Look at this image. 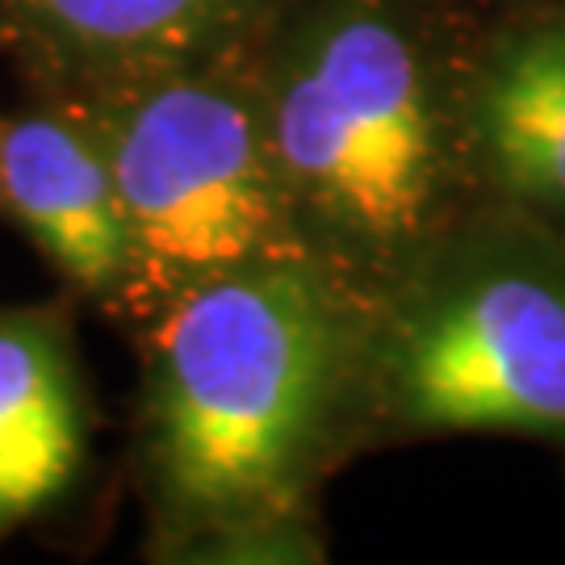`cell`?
Instances as JSON below:
<instances>
[{
	"instance_id": "obj_1",
	"label": "cell",
	"mask_w": 565,
	"mask_h": 565,
	"mask_svg": "<svg viewBox=\"0 0 565 565\" xmlns=\"http://www.w3.org/2000/svg\"><path fill=\"white\" fill-rule=\"evenodd\" d=\"M139 457L177 548L285 545L364 411L369 302L315 260L184 289L142 323Z\"/></svg>"
},
{
	"instance_id": "obj_2",
	"label": "cell",
	"mask_w": 565,
	"mask_h": 565,
	"mask_svg": "<svg viewBox=\"0 0 565 565\" xmlns=\"http://www.w3.org/2000/svg\"><path fill=\"white\" fill-rule=\"evenodd\" d=\"M256 76L306 256L373 306L457 223L465 81L415 0H281Z\"/></svg>"
},
{
	"instance_id": "obj_3",
	"label": "cell",
	"mask_w": 565,
	"mask_h": 565,
	"mask_svg": "<svg viewBox=\"0 0 565 565\" xmlns=\"http://www.w3.org/2000/svg\"><path fill=\"white\" fill-rule=\"evenodd\" d=\"M361 424L565 445V231L507 205L457 218L369 306Z\"/></svg>"
},
{
	"instance_id": "obj_4",
	"label": "cell",
	"mask_w": 565,
	"mask_h": 565,
	"mask_svg": "<svg viewBox=\"0 0 565 565\" xmlns=\"http://www.w3.org/2000/svg\"><path fill=\"white\" fill-rule=\"evenodd\" d=\"M67 102L102 139L126 223L114 315L142 327L210 277L306 256L268 142L256 39Z\"/></svg>"
},
{
	"instance_id": "obj_5",
	"label": "cell",
	"mask_w": 565,
	"mask_h": 565,
	"mask_svg": "<svg viewBox=\"0 0 565 565\" xmlns=\"http://www.w3.org/2000/svg\"><path fill=\"white\" fill-rule=\"evenodd\" d=\"M277 4L281 0H0V46L39 76L46 97H88L260 39Z\"/></svg>"
},
{
	"instance_id": "obj_6",
	"label": "cell",
	"mask_w": 565,
	"mask_h": 565,
	"mask_svg": "<svg viewBox=\"0 0 565 565\" xmlns=\"http://www.w3.org/2000/svg\"><path fill=\"white\" fill-rule=\"evenodd\" d=\"M0 205L63 281L114 310L126 281V223L81 105L46 97L0 121Z\"/></svg>"
},
{
	"instance_id": "obj_7",
	"label": "cell",
	"mask_w": 565,
	"mask_h": 565,
	"mask_svg": "<svg viewBox=\"0 0 565 565\" xmlns=\"http://www.w3.org/2000/svg\"><path fill=\"white\" fill-rule=\"evenodd\" d=\"M473 177L507 205L565 223V9L486 46L465 76Z\"/></svg>"
},
{
	"instance_id": "obj_8",
	"label": "cell",
	"mask_w": 565,
	"mask_h": 565,
	"mask_svg": "<svg viewBox=\"0 0 565 565\" xmlns=\"http://www.w3.org/2000/svg\"><path fill=\"white\" fill-rule=\"evenodd\" d=\"M88 398L63 319L0 310V532L39 520L81 482Z\"/></svg>"
}]
</instances>
